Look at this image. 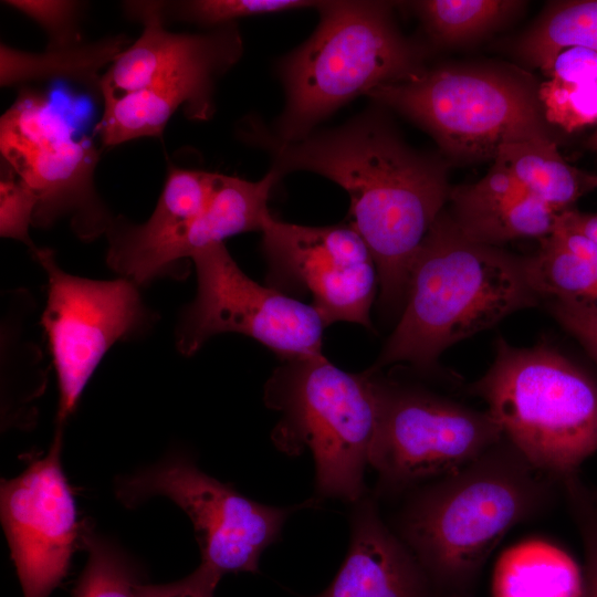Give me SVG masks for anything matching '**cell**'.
I'll list each match as a JSON object with an SVG mask.
<instances>
[{"instance_id": "cell-1", "label": "cell", "mask_w": 597, "mask_h": 597, "mask_svg": "<svg viewBox=\"0 0 597 597\" xmlns=\"http://www.w3.org/2000/svg\"><path fill=\"white\" fill-rule=\"evenodd\" d=\"M376 103L345 124L280 142L268 126L248 117L238 128L242 142L272 157L280 179L294 171L322 175L346 190L350 226L367 244L385 306L406 300L410 269L430 228L446 208L450 161L411 147Z\"/></svg>"}, {"instance_id": "cell-2", "label": "cell", "mask_w": 597, "mask_h": 597, "mask_svg": "<svg viewBox=\"0 0 597 597\" xmlns=\"http://www.w3.org/2000/svg\"><path fill=\"white\" fill-rule=\"evenodd\" d=\"M540 298L525 258L470 239L444 208L416 253L404 312L373 369H430L450 346Z\"/></svg>"}, {"instance_id": "cell-3", "label": "cell", "mask_w": 597, "mask_h": 597, "mask_svg": "<svg viewBox=\"0 0 597 597\" xmlns=\"http://www.w3.org/2000/svg\"><path fill=\"white\" fill-rule=\"evenodd\" d=\"M557 484L504 438L421 489L401 515L400 538L428 578L464 589L509 531L546 510Z\"/></svg>"}, {"instance_id": "cell-4", "label": "cell", "mask_w": 597, "mask_h": 597, "mask_svg": "<svg viewBox=\"0 0 597 597\" xmlns=\"http://www.w3.org/2000/svg\"><path fill=\"white\" fill-rule=\"evenodd\" d=\"M122 8L143 31L102 75L103 113L95 134L103 146L161 137L177 111L189 121H209L217 81L243 53L235 22L203 33H174L165 27L163 1H125Z\"/></svg>"}, {"instance_id": "cell-5", "label": "cell", "mask_w": 597, "mask_h": 597, "mask_svg": "<svg viewBox=\"0 0 597 597\" xmlns=\"http://www.w3.org/2000/svg\"><path fill=\"white\" fill-rule=\"evenodd\" d=\"M313 34L275 65L285 103L268 129L280 142L305 138L360 94L407 80L425 65L428 48L408 36L387 1H320Z\"/></svg>"}, {"instance_id": "cell-6", "label": "cell", "mask_w": 597, "mask_h": 597, "mask_svg": "<svg viewBox=\"0 0 597 597\" xmlns=\"http://www.w3.org/2000/svg\"><path fill=\"white\" fill-rule=\"evenodd\" d=\"M538 81L502 63L425 67L367 94L425 129L449 161L494 159L510 143L551 138Z\"/></svg>"}, {"instance_id": "cell-7", "label": "cell", "mask_w": 597, "mask_h": 597, "mask_svg": "<svg viewBox=\"0 0 597 597\" xmlns=\"http://www.w3.org/2000/svg\"><path fill=\"white\" fill-rule=\"evenodd\" d=\"M488 371L471 391L504 438L559 483L597 452V383L546 345L516 347L500 338Z\"/></svg>"}, {"instance_id": "cell-8", "label": "cell", "mask_w": 597, "mask_h": 597, "mask_svg": "<svg viewBox=\"0 0 597 597\" xmlns=\"http://www.w3.org/2000/svg\"><path fill=\"white\" fill-rule=\"evenodd\" d=\"M264 400L281 413L272 434L277 448L312 453L317 494L363 499L378 423L375 370L347 373L323 354L289 358L269 378Z\"/></svg>"}, {"instance_id": "cell-9", "label": "cell", "mask_w": 597, "mask_h": 597, "mask_svg": "<svg viewBox=\"0 0 597 597\" xmlns=\"http://www.w3.org/2000/svg\"><path fill=\"white\" fill-rule=\"evenodd\" d=\"M1 161L36 199L32 226L49 228L66 218L91 241L105 234L114 216L95 187L100 149L36 90L22 87L0 117Z\"/></svg>"}, {"instance_id": "cell-10", "label": "cell", "mask_w": 597, "mask_h": 597, "mask_svg": "<svg viewBox=\"0 0 597 597\" xmlns=\"http://www.w3.org/2000/svg\"><path fill=\"white\" fill-rule=\"evenodd\" d=\"M376 380L379 411L369 465L385 489L398 491L436 480L504 439L488 411L377 376Z\"/></svg>"}, {"instance_id": "cell-11", "label": "cell", "mask_w": 597, "mask_h": 597, "mask_svg": "<svg viewBox=\"0 0 597 597\" xmlns=\"http://www.w3.org/2000/svg\"><path fill=\"white\" fill-rule=\"evenodd\" d=\"M197 294L184 308L176 327L178 350L191 356L217 334L250 336L283 360L321 355L327 326L318 311L280 290L250 279L221 243L202 248L191 256Z\"/></svg>"}, {"instance_id": "cell-12", "label": "cell", "mask_w": 597, "mask_h": 597, "mask_svg": "<svg viewBox=\"0 0 597 597\" xmlns=\"http://www.w3.org/2000/svg\"><path fill=\"white\" fill-rule=\"evenodd\" d=\"M32 256L48 276L41 325L56 373L57 427H62L108 349L142 332L154 315L137 284L126 277L92 280L69 274L50 249L40 248Z\"/></svg>"}, {"instance_id": "cell-13", "label": "cell", "mask_w": 597, "mask_h": 597, "mask_svg": "<svg viewBox=\"0 0 597 597\" xmlns=\"http://www.w3.org/2000/svg\"><path fill=\"white\" fill-rule=\"evenodd\" d=\"M116 493L127 506L157 495L179 505L193 524L201 563L221 575L258 572L261 554L279 540L286 519L311 503L277 507L255 502L181 455L123 478Z\"/></svg>"}, {"instance_id": "cell-14", "label": "cell", "mask_w": 597, "mask_h": 597, "mask_svg": "<svg viewBox=\"0 0 597 597\" xmlns=\"http://www.w3.org/2000/svg\"><path fill=\"white\" fill-rule=\"evenodd\" d=\"M261 233L275 283L307 291L326 325L371 326L378 272L367 244L350 224L310 227L271 214Z\"/></svg>"}, {"instance_id": "cell-15", "label": "cell", "mask_w": 597, "mask_h": 597, "mask_svg": "<svg viewBox=\"0 0 597 597\" xmlns=\"http://www.w3.org/2000/svg\"><path fill=\"white\" fill-rule=\"evenodd\" d=\"M272 172L258 181L219 174L206 209L192 218L165 224L133 223L114 217L105 235L109 268L137 285L172 274L179 262L210 244L249 231H262L271 216L268 200L279 181Z\"/></svg>"}, {"instance_id": "cell-16", "label": "cell", "mask_w": 597, "mask_h": 597, "mask_svg": "<svg viewBox=\"0 0 597 597\" xmlns=\"http://www.w3.org/2000/svg\"><path fill=\"white\" fill-rule=\"evenodd\" d=\"M62 427L45 457L2 481L1 522L23 597H49L65 577L77 537L76 507L61 467Z\"/></svg>"}, {"instance_id": "cell-17", "label": "cell", "mask_w": 597, "mask_h": 597, "mask_svg": "<svg viewBox=\"0 0 597 597\" xmlns=\"http://www.w3.org/2000/svg\"><path fill=\"white\" fill-rule=\"evenodd\" d=\"M356 503L347 556L316 597H428V576L409 547L388 530L371 500Z\"/></svg>"}, {"instance_id": "cell-18", "label": "cell", "mask_w": 597, "mask_h": 597, "mask_svg": "<svg viewBox=\"0 0 597 597\" xmlns=\"http://www.w3.org/2000/svg\"><path fill=\"white\" fill-rule=\"evenodd\" d=\"M446 208L470 239L494 247L519 239L547 238L558 212L531 195L493 163L480 180L452 187Z\"/></svg>"}, {"instance_id": "cell-19", "label": "cell", "mask_w": 597, "mask_h": 597, "mask_svg": "<svg viewBox=\"0 0 597 597\" xmlns=\"http://www.w3.org/2000/svg\"><path fill=\"white\" fill-rule=\"evenodd\" d=\"M132 43L124 34L94 42L28 52L0 43V85L8 87L32 81L61 78L100 95L102 70Z\"/></svg>"}, {"instance_id": "cell-20", "label": "cell", "mask_w": 597, "mask_h": 597, "mask_svg": "<svg viewBox=\"0 0 597 597\" xmlns=\"http://www.w3.org/2000/svg\"><path fill=\"white\" fill-rule=\"evenodd\" d=\"M583 568L564 548L540 538L507 548L498 559L493 597H580Z\"/></svg>"}, {"instance_id": "cell-21", "label": "cell", "mask_w": 597, "mask_h": 597, "mask_svg": "<svg viewBox=\"0 0 597 597\" xmlns=\"http://www.w3.org/2000/svg\"><path fill=\"white\" fill-rule=\"evenodd\" d=\"M494 163L503 167L531 195L561 213L590 188L587 171L569 165L551 138H533L502 146Z\"/></svg>"}, {"instance_id": "cell-22", "label": "cell", "mask_w": 597, "mask_h": 597, "mask_svg": "<svg viewBox=\"0 0 597 597\" xmlns=\"http://www.w3.org/2000/svg\"><path fill=\"white\" fill-rule=\"evenodd\" d=\"M546 76L540 98L549 125L568 133L597 125V51L566 49Z\"/></svg>"}, {"instance_id": "cell-23", "label": "cell", "mask_w": 597, "mask_h": 597, "mask_svg": "<svg viewBox=\"0 0 597 597\" xmlns=\"http://www.w3.org/2000/svg\"><path fill=\"white\" fill-rule=\"evenodd\" d=\"M569 48L597 51V0L549 2L517 39L515 51L547 74L556 56Z\"/></svg>"}, {"instance_id": "cell-24", "label": "cell", "mask_w": 597, "mask_h": 597, "mask_svg": "<svg viewBox=\"0 0 597 597\" xmlns=\"http://www.w3.org/2000/svg\"><path fill=\"white\" fill-rule=\"evenodd\" d=\"M525 6L514 0H422L409 3L428 39L439 46L478 40L502 27Z\"/></svg>"}, {"instance_id": "cell-25", "label": "cell", "mask_w": 597, "mask_h": 597, "mask_svg": "<svg viewBox=\"0 0 597 597\" xmlns=\"http://www.w3.org/2000/svg\"><path fill=\"white\" fill-rule=\"evenodd\" d=\"M525 272L540 297L597 308V264L573 254L552 233L525 258Z\"/></svg>"}, {"instance_id": "cell-26", "label": "cell", "mask_w": 597, "mask_h": 597, "mask_svg": "<svg viewBox=\"0 0 597 597\" xmlns=\"http://www.w3.org/2000/svg\"><path fill=\"white\" fill-rule=\"evenodd\" d=\"M308 0H181L163 1L165 22L180 21L213 29L245 17L316 8Z\"/></svg>"}, {"instance_id": "cell-27", "label": "cell", "mask_w": 597, "mask_h": 597, "mask_svg": "<svg viewBox=\"0 0 597 597\" xmlns=\"http://www.w3.org/2000/svg\"><path fill=\"white\" fill-rule=\"evenodd\" d=\"M218 177V172L170 165L161 193L146 222L165 226L198 216L210 202Z\"/></svg>"}, {"instance_id": "cell-28", "label": "cell", "mask_w": 597, "mask_h": 597, "mask_svg": "<svg viewBox=\"0 0 597 597\" xmlns=\"http://www.w3.org/2000/svg\"><path fill=\"white\" fill-rule=\"evenodd\" d=\"M87 546L88 561L74 597H136V583L119 551L96 538H90Z\"/></svg>"}, {"instance_id": "cell-29", "label": "cell", "mask_w": 597, "mask_h": 597, "mask_svg": "<svg viewBox=\"0 0 597 597\" xmlns=\"http://www.w3.org/2000/svg\"><path fill=\"white\" fill-rule=\"evenodd\" d=\"M2 3L39 24L48 35L46 49L69 48L84 42L81 18L84 2L74 0H6Z\"/></svg>"}, {"instance_id": "cell-30", "label": "cell", "mask_w": 597, "mask_h": 597, "mask_svg": "<svg viewBox=\"0 0 597 597\" xmlns=\"http://www.w3.org/2000/svg\"><path fill=\"white\" fill-rule=\"evenodd\" d=\"M562 488L584 546V586L580 597H597V507L590 490L578 474L564 480Z\"/></svg>"}, {"instance_id": "cell-31", "label": "cell", "mask_w": 597, "mask_h": 597, "mask_svg": "<svg viewBox=\"0 0 597 597\" xmlns=\"http://www.w3.org/2000/svg\"><path fill=\"white\" fill-rule=\"evenodd\" d=\"M36 199L17 178L12 169L1 161L0 174V235L25 244L32 255L38 247L29 229L33 223Z\"/></svg>"}, {"instance_id": "cell-32", "label": "cell", "mask_w": 597, "mask_h": 597, "mask_svg": "<svg viewBox=\"0 0 597 597\" xmlns=\"http://www.w3.org/2000/svg\"><path fill=\"white\" fill-rule=\"evenodd\" d=\"M548 306L556 321L597 363V308L558 300H551Z\"/></svg>"}, {"instance_id": "cell-33", "label": "cell", "mask_w": 597, "mask_h": 597, "mask_svg": "<svg viewBox=\"0 0 597 597\" xmlns=\"http://www.w3.org/2000/svg\"><path fill=\"white\" fill-rule=\"evenodd\" d=\"M222 577L213 568L200 563L198 568L185 578L163 585H135L136 597H213Z\"/></svg>"}, {"instance_id": "cell-34", "label": "cell", "mask_w": 597, "mask_h": 597, "mask_svg": "<svg viewBox=\"0 0 597 597\" xmlns=\"http://www.w3.org/2000/svg\"><path fill=\"white\" fill-rule=\"evenodd\" d=\"M558 222L586 234L597 243V213L582 212L572 208L558 214Z\"/></svg>"}, {"instance_id": "cell-35", "label": "cell", "mask_w": 597, "mask_h": 597, "mask_svg": "<svg viewBox=\"0 0 597 597\" xmlns=\"http://www.w3.org/2000/svg\"><path fill=\"white\" fill-rule=\"evenodd\" d=\"M586 146L589 149H591L593 151L597 153V128L595 129V132L588 138V140L586 143Z\"/></svg>"}, {"instance_id": "cell-36", "label": "cell", "mask_w": 597, "mask_h": 597, "mask_svg": "<svg viewBox=\"0 0 597 597\" xmlns=\"http://www.w3.org/2000/svg\"><path fill=\"white\" fill-rule=\"evenodd\" d=\"M586 178H587V184L590 188V191L597 189V174L587 172Z\"/></svg>"}, {"instance_id": "cell-37", "label": "cell", "mask_w": 597, "mask_h": 597, "mask_svg": "<svg viewBox=\"0 0 597 597\" xmlns=\"http://www.w3.org/2000/svg\"><path fill=\"white\" fill-rule=\"evenodd\" d=\"M590 495H591L595 506L597 507V489H595L594 491L590 490Z\"/></svg>"}, {"instance_id": "cell-38", "label": "cell", "mask_w": 597, "mask_h": 597, "mask_svg": "<svg viewBox=\"0 0 597 597\" xmlns=\"http://www.w3.org/2000/svg\"><path fill=\"white\" fill-rule=\"evenodd\" d=\"M453 597H461V596L457 595V596H453Z\"/></svg>"}]
</instances>
